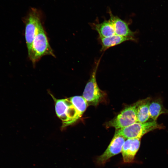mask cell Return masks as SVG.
<instances>
[{
	"mask_svg": "<svg viewBox=\"0 0 168 168\" xmlns=\"http://www.w3.org/2000/svg\"><path fill=\"white\" fill-rule=\"evenodd\" d=\"M162 124H159L156 121L140 123L137 122L123 128L116 129L114 135H120L126 139H140L144 134L150 131L164 128Z\"/></svg>",
	"mask_w": 168,
	"mask_h": 168,
	"instance_id": "6da1fadb",
	"label": "cell"
},
{
	"mask_svg": "<svg viewBox=\"0 0 168 168\" xmlns=\"http://www.w3.org/2000/svg\"><path fill=\"white\" fill-rule=\"evenodd\" d=\"M109 14L110 15L109 19L113 24L116 35L134 38V35L136 32H133L130 29L128 23L122 20L118 16H114L110 12Z\"/></svg>",
	"mask_w": 168,
	"mask_h": 168,
	"instance_id": "9c48e42d",
	"label": "cell"
},
{
	"mask_svg": "<svg viewBox=\"0 0 168 168\" xmlns=\"http://www.w3.org/2000/svg\"><path fill=\"white\" fill-rule=\"evenodd\" d=\"M137 102L123 110L115 118L107 123V126L116 129L128 126L137 122Z\"/></svg>",
	"mask_w": 168,
	"mask_h": 168,
	"instance_id": "8992f818",
	"label": "cell"
},
{
	"mask_svg": "<svg viewBox=\"0 0 168 168\" xmlns=\"http://www.w3.org/2000/svg\"><path fill=\"white\" fill-rule=\"evenodd\" d=\"M140 143V139H127L125 141L121 151L124 162L129 163L133 161Z\"/></svg>",
	"mask_w": 168,
	"mask_h": 168,
	"instance_id": "ba28073f",
	"label": "cell"
},
{
	"mask_svg": "<svg viewBox=\"0 0 168 168\" xmlns=\"http://www.w3.org/2000/svg\"><path fill=\"white\" fill-rule=\"evenodd\" d=\"M73 105L82 115L88 105L83 96H75L69 98Z\"/></svg>",
	"mask_w": 168,
	"mask_h": 168,
	"instance_id": "5bb4252c",
	"label": "cell"
},
{
	"mask_svg": "<svg viewBox=\"0 0 168 168\" xmlns=\"http://www.w3.org/2000/svg\"><path fill=\"white\" fill-rule=\"evenodd\" d=\"M125 138L120 135H114L106 149L97 159L99 164L105 163L110 158L121 152Z\"/></svg>",
	"mask_w": 168,
	"mask_h": 168,
	"instance_id": "52a82bcc",
	"label": "cell"
},
{
	"mask_svg": "<svg viewBox=\"0 0 168 168\" xmlns=\"http://www.w3.org/2000/svg\"><path fill=\"white\" fill-rule=\"evenodd\" d=\"M151 98L148 97L137 102V122L145 123L147 121L150 117L149 106Z\"/></svg>",
	"mask_w": 168,
	"mask_h": 168,
	"instance_id": "7c38bea8",
	"label": "cell"
},
{
	"mask_svg": "<svg viewBox=\"0 0 168 168\" xmlns=\"http://www.w3.org/2000/svg\"><path fill=\"white\" fill-rule=\"evenodd\" d=\"M51 95L55 102L56 114L62 121L63 127L74 123L82 116L69 98L57 99Z\"/></svg>",
	"mask_w": 168,
	"mask_h": 168,
	"instance_id": "7a4b0ae2",
	"label": "cell"
},
{
	"mask_svg": "<svg viewBox=\"0 0 168 168\" xmlns=\"http://www.w3.org/2000/svg\"><path fill=\"white\" fill-rule=\"evenodd\" d=\"M150 117L153 120L156 121L158 117L162 114H168V110L164 106L160 98L151 99L149 106Z\"/></svg>",
	"mask_w": 168,
	"mask_h": 168,
	"instance_id": "4fadbf2b",
	"label": "cell"
},
{
	"mask_svg": "<svg viewBox=\"0 0 168 168\" xmlns=\"http://www.w3.org/2000/svg\"><path fill=\"white\" fill-rule=\"evenodd\" d=\"M100 58L96 61L83 92V96L89 105L96 106L103 99L105 96L104 93L97 85L96 77Z\"/></svg>",
	"mask_w": 168,
	"mask_h": 168,
	"instance_id": "277c9868",
	"label": "cell"
},
{
	"mask_svg": "<svg viewBox=\"0 0 168 168\" xmlns=\"http://www.w3.org/2000/svg\"><path fill=\"white\" fill-rule=\"evenodd\" d=\"M101 46V51H105L110 47L120 44L127 41H137L134 38L115 35L107 37H99Z\"/></svg>",
	"mask_w": 168,
	"mask_h": 168,
	"instance_id": "30bf717a",
	"label": "cell"
},
{
	"mask_svg": "<svg viewBox=\"0 0 168 168\" xmlns=\"http://www.w3.org/2000/svg\"><path fill=\"white\" fill-rule=\"evenodd\" d=\"M91 26L97 32L99 37H107L116 35L113 24L110 19L101 23H92Z\"/></svg>",
	"mask_w": 168,
	"mask_h": 168,
	"instance_id": "8fae6325",
	"label": "cell"
},
{
	"mask_svg": "<svg viewBox=\"0 0 168 168\" xmlns=\"http://www.w3.org/2000/svg\"><path fill=\"white\" fill-rule=\"evenodd\" d=\"M28 54L29 58L34 64L44 55L55 56L42 24L34 39Z\"/></svg>",
	"mask_w": 168,
	"mask_h": 168,
	"instance_id": "3957f363",
	"label": "cell"
},
{
	"mask_svg": "<svg viewBox=\"0 0 168 168\" xmlns=\"http://www.w3.org/2000/svg\"><path fill=\"white\" fill-rule=\"evenodd\" d=\"M25 37L28 53L30 51L34 39L42 23L39 11L32 8L24 19Z\"/></svg>",
	"mask_w": 168,
	"mask_h": 168,
	"instance_id": "5b68a950",
	"label": "cell"
}]
</instances>
